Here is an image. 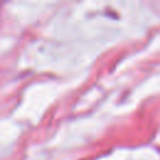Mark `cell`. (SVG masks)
Instances as JSON below:
<instances>
[]
</instances>
